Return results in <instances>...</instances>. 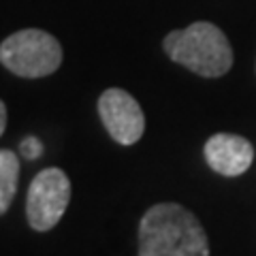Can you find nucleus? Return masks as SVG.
<instances>
[{
  "label": "nucleus",
  "mask_w": 256,
  "mask_h": 256,
  "mask_svg": "<svg viewBox=\"0 0 256 256\" xmlns=\"http://www.w3.org/2000/svg\"><path fill=\"white\" fill-rule=\"evenodd\" d=\"M139 256H210V239L190 210L158 203L141 218Z\"/></svg>",
  "instance_id": "nucleus-1"
},
{
  "label": "nucleus",
  "mask_w": 256,
  "mask_h": 256,
  "mask_svg": "<svg viewBox=\"0 0 256 256\" xmlns=\"http://www.w3.org/2000/svg\"><path fill=\"white\" fill-rule=\"evenodd\" d=\"M166 56L201 77H222L233 66V50L226 34L210 22H194L164 36Z\"/></svg>",
  "instance_id": "nucleus-2"
},
{
  "label": "nucleus",
  "mask_w": 256,
  "mask_h": 256,
  "mask_svg": "<svg viewBox=\"0 0 256 256\" xmlns=\"http://www.w3.org/2000/svg\"><path fill=\"white\" fill-rule=\"evenodd\" d=\"M0 62L18 77H47L60 68L62 45L45 30H20L0 43Z\"/></svg>",
  "instance_id": "nucleus-3"
},
{
  "label": "nucleus",
  "mask_w": 256,
  "mask_h": 256,
  "mask_svg": "<svg viewBox=\"0 0 256 256\" xmlns=\"http://www.w3.org/2000/svg\"><path fill=\"white\" fill-rule=\"evenodd\" d=\"M70 201V180L58 166H50L34 175L26 198L28 224L38 233L52 230L62 220Z\"/></svg>",
  "instance_id": "nucleus-4"
},
{
  "label": "nucleus",
  "mask_w": 256,
  "mask_h": 256,
  "mask_svg": "<svg viewBox=\"0 0 256 256\" xmlns=\"http://www.w3.org/2000/svg\"><path fill=\"white\" fill-rule=\"evenodd\" d=\"M98 114L111 139L120 146H132L143 137L146 118L139 102L126 90L109 88L98 98Z\"/></svg>",
  "instance_id": "nucleus-5"
},
{
  "label": "nucleus",
  "mask_w": 256,
  "mask_h": 256,
  "mask_svg": "<svg viewBox=\"0 0 256 256\" xmlns=\"http://www.w3.org/2000/svg\"><path fill=\"white\" fill-rule=\"evenodd\" d=\"M205 160L216 173L224 178H237L250 169L254 160L252 143L230 132H218L205 143Z\"/></svg>",
  "instance_id": "nucleus-6"
},
{
  "label": "nucleus",
  "mask_w": 256,
  "mask_h": 256,
  "mask_svg": "<svg viewBox=\"0 0 256 256\" xmlns=\"http://www.w3.org/2000/svg\"><path fill=\"white\" fill-rule=\"evenodd\" d=\"M20 182V160L11 150H0V216L11 207Z\"/></svg>",
  "instance_id": "nucleus-7"
},
{
  "label": "nucleus",
  "mask_w": 256,
  "mask_h": 256,
  "mask_svg": "<svg viewBox=\"0 0 256 256\" xmlns=\"http://www.w3.org/2000/svg\"><path fill=\"white\" fill-rule=\"evenodd\" d=\"M20 152H22V156H24V158L36 160L38 156L43 154V146H41V141H38L36 137H26V139L22 141Z\"/></svg>",
  "instance_id": "nucleus-8"
},
{
  "label": "nucleus",
  "mask_w": 256,
  "mask_h": 256,
  "mask_svg": "<svg viewBox=\"0 0 256 256\" xmlns=\"http://www.w3.org/2000/svg\"><path fill=\"white\" fill-rule=\"evenodd\" d=\"M4 128H6V107H4V102L0 100V137H2Z\"/></svg>",
  "instance_id": "nucleus-9"
}]
</instances>
